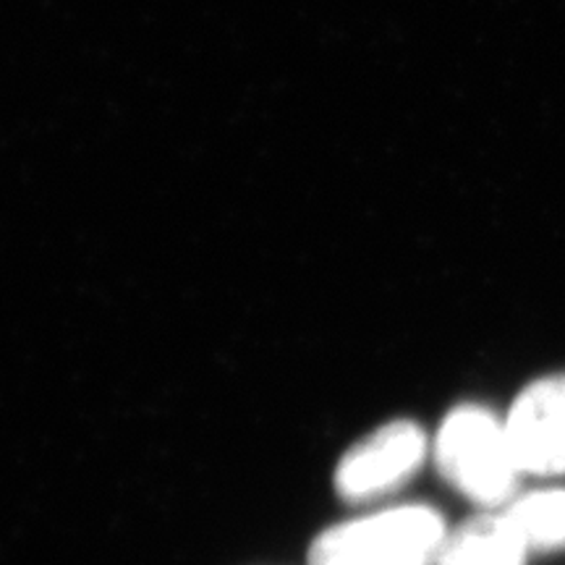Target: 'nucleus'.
Listing matches in <instances>:
<instances>
[{"label": "nucleus", "mask_w": 565, "mask_h": 565, "mask_svg": "<svg viewBox=\"0 0 565 565\" xmlns=\"http://www.w3.org/2000/svg\"><path fill=\"white\" fill-rule=\"evenodd\" d=\"M445 536L435 508H387L322 532L309 565H437Z\"/></svg>", "instance_id": "nucleus-2"}, {"label": "nucleus", "mask_w": 565, "mask_h": 565, "mask_svg": "<svg viewBox=\"0 0 565 565\" xmlns=\"http://www.w3.org/2000/svg\"><path fill=\"white\" fill-rule=\"evenodd\" d=\"M505 433L521 475L565 477V374L526 385L508 412Z\"/></svg>", "instance_id": "nucleus-4"}, {"label": "nucleus", "mask_w": 565, "mask_h": 565, "mask_svg": "<svg viewBox=\"0 0 565 565\" xmlns=\"http://www.w3.org/2000/svg\"><path fill=\"white\" fill-rule=\"evenodd\" d=\"M526 553L505 513H484L445 536L437 565H524Z\"/></svg>", "instance_id": "nucleus-5"}, {"label": "nucleus", "mask_w": 565, "mask_h": 565, "mask_svg": "<svg viewBox=\"0 0 565 565\" xmlns=\"http://www.w3.org/2000/svg\"><path fill=\"white\" fill-rule=\"evenodd\" d=\"M524 545L536 553L565 547V490H536L505 511Z\"/></svg>", "instance_id": "nucleus-6"}, {"label": "nucleus", "mask_w": 565, "mask_h": 565, "mask_svg": "<svg viewBox=\"0 0 565 565\" xmlns=\"http://www.w3.org/2000/svg\"><path fill=\"white\" fill-rule=\"evenodd\" d=\"M427 456V440L414 422H391L364 437L341 458L335 490L343 500L362 503L398 490Z\"/></svg>", "instance_id": "nucleus-3"}, {"label": "nucleus", "mask_w": 565, "mask_h": 565, "mask_svg": "<svg viewBox=\"0 0 565 565\" xmlns=\"http://www.w3.org/2000/svg\"><path fill=\"white\" fill-rule=\"evenodd\" d=\"M435 461L448 484L477 505L511 503L519 490L521 469L505 422L484 406L463 404L445 416L435 440Z\"/></svg>", "instance_id": "nucleus-1"}]
</instances>
